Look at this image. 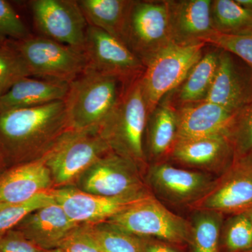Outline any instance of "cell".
<instances>
[{
	"label": "cell",
	"mask_w": 252,
	"mask_h": 252,
	"mask_svg": "<svg viewBox=\"0 0 252 252\" xmlns=\"http://www.w3.org/2000/svg\"><path fill=\"white\" fill-rule=\"evenodd\" d=\"M71 131L64 101L0 110V156L11 160H35Z\"/></svg>",
	"instance_id": "6da1fadb"
},
{
	"label": "cell",
	"mask_w": 252,
	"mask_h": 252,
	"mask_svg": "<svg viewBox=\"0 0 252 252\" xmlns=\"http://www.w3.org/2000/svg\"><path fill=\"white\" fill-rule=\"evenodd\" d=\"M132 0H79L89 26L99 28L122 41L127 12Z\"/></svg>",
	"instance_id": "cb8c5ba5"
},
{
	"label": "cell",
	"mask_w": 252,
	"mask_h": 252,
	"mask_svg": "<svg viewBox=\"0 0 252 252\" xmlns=\"http://www.w3.org/2000/svg\"><path fill=\"white\" fill-rule=\"evenodd\" d=\"M54 201L51 189H50L38 193L26 201L0 209V237L14 229L33 212Z\"/></svg>",
	"instance_id": "f1b7e54d"
},
{
	"label": "cell",
	"mask_w": 252,
	"mask_h": 252,
	"mask_svg": "<svg viewBox=\"0 0 252 252\" xmlns=\"http://www.w3.org/2000/svg\"><path fill=\"white\" fill-rule=\"evenodd\" d=\"M93 227L103 252H141L137 237L124 233L107 223L93 225Z\"/></svg>",
	"instance_id": "4dcf8cb0"
},
{
	"label": "cell",
	"mask_w": 252,
	"mask_h": 252,
	"mask_svg": "<svg viewBox=\"0 0 252 252\" xmlns=\"http://www.w3.org/2000/svg\"><path fill=\"white\" fill-rule=\"evenodd\" d=\"M246 214L247 217H248L249 220H250V223H251L252 226V209L248 210V212H245Z\"/></svg>",
	"instance_id": "74e56055"
},
{
	"label": "cell",
	"mask_w": 252,
	"mask_h": 252,
	"mask_svg": "<svg viewBox=\"0 0 252 252\" xmlns=\"http://www.w3.org/2000/svg\"><path fill=\"white\" fill-rule=\"evenodd\" d=\"M63 252H103L92 224H79L60 245Z\"/></svg>",
	"instance_id": "836d02e7"
},
{
	"label": "cell",
	"mask_w": 252,
	"mask_h": 252,
	"mask_svg": "<svg viewBox=\"0 0 252 252\" xmlns=\"http://www.w3.org/2000/svg\"><path fill=\"white\" fill-rule=\"evenodd\" d=\"M193 211L190 223V252H221L220 231L224 215L209 210Z\"/></svg>",
	"instance_id": "d4e9b609"
},
{
	"label": "cell",
	"mask_w": 252,
	"mask_h": 252,
	"mask_svg": "<svg viewBox=\"0 0 252 252\" xmlns=\"http://www.w3.org/2000/svg\"><path fill=\"white\" fill-rule=\"evenodd\" d=\"M220 49L216 76L205 101L238 112L252 101V69Z\"/></svg>",
	"instance_id": "2e32d148"
},
{
	"label": "cell",
	"mask_w": 252,
	"mask_h": 252,
	"mask_svg": "<svg viewBox=\"0 0 252 252\" xmlns=\"http://www.w3.org/2000/svg\"><path fill=\"white\" fill-rule=\"evenodd\" d=\"M83 52L86 69L119 78L126 84L142 77L145 70L142 61L124 43L89 25Z\"/></svg>",
	"instance_id": "8fae6325"
},
{
	"label": "cell",
	"mask_w": 252,
	"mask_h": 252,
	"mask_svg": "<svg viewBox=\"0 0 252 252\" xmlns=\"http://www.w3.org/2000/svg\"><path fill=\"white\" fill-rule=\"evenodd\" d=\"M32 77L27 64L12 43L0 45V97L18 81Z\"/></svg>",
	"instance_id": "83f0119b"
},
{
	"label": "cell",
	"mask_w": 252,
	"mask_h": 252,
	"mask_svg": "<svg viewBox=\"0 0 252 252\" xmlns=\"http://www.w3.org/2000/svg\"><path fill=\"white\" fill-rule=\"evenodd\" d=\"M177 109L161 101L149 114L144 136L147 163L168 160L177 141Z\"/></svg>",
	"instance_id": "7402d4cb"
},
{
	"label": "cell",
	"mask_w": 252,
	"mask_h": 252,
	"mask_svg": "<svg viewBox=\"0 0 252 252\" xmlns=\"http://www.w3.org/2000/svg\"><path fill=\"white\" fill-rule=\"evenodd\" d=\"M206 46L205 43L182 46L172 42L149 61L141 77L149 114L183 81Z\"/></svg>",
	"instance_id": "8992f818"
},
{
	"label": "cell",
	"mask_w": 252,
	"mask_h": 252,
	"mask_svg": "<svg viewBox=\"0 0 252 252\" xmlns=\"http://www.w3.org/2000/svg\"><path fill=\"white\" fill-rule=\"evenodd\" d=\"M29 5L34 24L43 36L84 51L89 24L77 1L32 0Z\"/></svg>",
	"instance_id": "4fadbf2b"
},
{
	"label": "cell",
	"mask_w": 252,
	"mask_h": 252,
	"mask_svg": "<svg viewBox=\"0 0 252 252\" xmlns=\"http://www.w3.org/2000/svg\"><path fill=\"white\" fill-rule=\"evenodd\" d=\"M234 157L228 136L217 135L177 141L168 160L218 177L229 167Z\"/></svg>",
	"instance_id": "9a60e30c"
},
{
	"label": "cell",
	"mask_w": 252,
	"mask_h": 252,
	"mask_svg": "<svg viewBox=\"0 0 252 252\" xmlns=\"http://www.w3.org/2000/svg\"><path fill=\"white\" fill-rule=\"evenodd\" d=\"M21 233L11 230L0 237V252H42Z\"/></svg>",
	"instance_id": "e575fe53"
},
{
	"label": "cell",
	"mask_w": 252,
	"mask_h": 252,
	"mask_svg": "<svg viewBox=\"0 0 252 252\" xmlns=\"http://www.w3.org/2000/svg\"><path fill=\"white\" fill-rule=\"evenodd\" d=\"M123 43L146 66L172 43L165 0H132Z\"/></svg>",
	"instance_id": "5b68a950"
},
{
	"label": "cell",
	"mask_w": 252,
	"mask_h": 252,
	"mask_svg": "<svg viewBox=\"0 0 252 252\" xmlns=\"http://www.w3.org/2000/svg\"><path fill=\"white\" fill-rule=\"evenodd\" d=\"M176 109L178 117L177 141L217 135L228 136L238 112L207 101Z\"/></svg>",
	"instance_id": "ac0fdd59"
},
{
	"label": "cell",
	"mask_w": 252,
	"mask_h": 252,
	"mask_svg": "<svg viewBox=\"0 0 252 252\" xmlns=\"http://www.w3.org/2000/svg\"><path fill=\"white\" fill-rule=\"evenodd\" d=\"M172 42L182 46L204 43L214 32L210 18L212 0H165Z\"/></svg>",
	"instance_id": "e0dca14e"
},
{
	"label": "cell",
	"mask_w": 252,
	"mask_h": 252,
	"mask_svg": "<svg viewBox=\"0 0 252 252\" xmlns=\"http://www.w3.org/2000/svg\"><path fill=\"white\" fill-rule=\"evenodd\" d=\"M252 209V156L234 157L229 167L217 177L205 195L190 210H209L223 215Z\"/></svg>",
	"instance_id": "9c48e42d"
},
{
	"label": "cell",
	"mask_w": 252,
	"mask_h": 252,
	"mask_svg": "<svg viewBox=\"0 0 252 252\" xmlns=\"http://www.w3.org/2000/svg\"><path fill=\"white\" fill-rule=\"evenodd\" d=\"M141 252H186L187 247L154 238L137 237Z\"/></svg>",
	"instance_id": "d590c367"
},
{
	"label": "cell",
	"mask_w": 252,
	"mask_h": 252,
	"mask_svg": "<svg viewBox=\"0 0 252 252\" xmlns=\"http://www.w3.org/2000/svg\"><path fill=\"white\" fill-rule=\"evenodd\" d=\"M78 225L54 201L33 212L13 230L41 250H49L59 248Z\"/></svg>",
	"instance_id": "d6986e66"
},
{
	"label": "cell",
	"mask_w": 252,
	"mask_h": 252,
	"mask_svg": "<svg viewBox=\"0 0 252 252\" xmlns=\"http://www.w3.org/2000/svg\"><path fill=\"white\" fill-rule=\"evenodd\" d=\"M42 252H63L60 248L53 249V250H43Z\"/></svg>",
	"instance_id": "f35d334b"
},
{
	"label": "cell",
	"mask_w": 252,
	"mask_h": 252,
	"mask_svg": "<svg viewBox=\"0 0 252 252\" xmlns=\"http://www.w3.org/2000/svg\"><path fill=\"white\" fill-rule=\"evenodd\" d=\"M149 110L141 77L126 86L97 132L114 153L128 159L145 171L148 163L144 136Z\"/></svg>",
	"instance_id": "7a4b0ae2"
},
{
	"label": "cell",
	"mask_w": 252,
	"mask_h": 252,
	"mask_svg": "<svg viewBox=\"0 0 252 252\" xmlns=\"http://www.w3.org/2000/svg\"><path fill=\"white\" fill-rule=\"evenodd\" d=\"M69 85L61 81L24 78L0 97V110L29 108L64 101Z\"/></svg>",
	"instance_id": "603a6c76"
},
{
	"label": "cell",
	"mask_w": 252,
	"mask_h": 252,
	"mask_svg": "<svg viewBox=\"0 0 252 252\" xmlns=\"http://www.w3.org/2000/svg\"><path fill=\"white\" fill-rule=\"evenodd\" d=\"M234 157L252 156V101L238 111L228 132Z\"/></svg>",
	"instance_id": "f546056e"
},
{
	"label": "cell",
	"mask_w": 252,
	"mask_h": 252,
	"mask_svg": "<svg viewBox=\"0 0 252 252\" xmlns=\"http://www.w3.org/2000/svg\"><path fill=\"white\" fill-rule=\"evenodd\" d=\"M31 36L27 26L9 1L0 0V45Z\"/></svg>",
	"instance_id": "d6a6232c"
},
{
	"label": "cell",
	"mask_w": 252,
	"mask_h": 252,
	"mask_svg": "<svg viewBox=\"0 0 252 252\" xmlns=\"http://www.w3.org/2000/svg\"><path fill=\"white\" fill-rule=\"evenodd\" d=\"M110 151L97 131H71L46 154V165L55 182L64 185L82 175Z\"/></svg>",
	"instance_id": "30bf717a"
},
{
	"label": "cell",
	"mask_w": 252,
	"mask_h": 252,
	"mask_svg": "<svg viewBox=\"0 0 252 252\" xmlns=\"http://www.w3.org/2000/svg\"><path fill=\"white\" fill-rule=\"evenodd\" d=\"M252 252V250H251V251H250V252Z\"/></svg>",
	"instance_id": "ab89813d"
},
{
	"label": "cell",
	"mask_w": 252,
	"mask_h": 252,
	"mask_svg": "<svg viewBox=\"0 0 252 252\" xmlns=\"http://www.w3.org/2000/svg\"><path fill=\"white\" fill-rule=\"evenodd\" d=\"M235 1L245 9L252 11V0H235Z\"/></svg>",
	"instance_id": "8d00e7d4"
},
{
	"label": "cell",
	"mask_w": 252,
	"mask_h": 252,
	"mask_svg": "<svg viewBox=\"0 0 252 252\" xmlns=\"http://www.w3.org/2000/svg\"><path fill=\"white\" fill-rule=\"evenodd\" d=\"M203 42L234 55L252 69V32L230 35L214 32Z\"/></svg>",
	"instance_id": "1f68e13d"
},
{
	"label": "cell",
	"mask_w": 252,
	"mask_h": 252,
	"mask_svg": "<svg viewBox=\"0 0 252 252\" xmlns=\"http://www.w3.org/2000/svg\"><path fill=\"white\" fill-rule=\"evenodd\" d=\"M128 84L119 78L86 69L69 83L64 100L69 129L97 131Z\"/></svg>",
	"instance_id": "3957f363"
},
{
	"label": "cell",
	"mask_w": 252,
	"mask_h": 252,
	"mask_svg": "<svg viewBox=\"0 0 252 252\" xmlns=\"http://www.w3.org/2000/svg\"><path fill=\"white\" fill-rule=\"evenodd\" d=\"M145 172L146 185L156 198L189 209L208 192L217 178L207 172L175 166L168 160L149 164Z\"/></svg>",
	"instance_id": "ba28073f"
},
{
	"label": "cell",
	"mask_w": 252,
	"mask_h": 252,
	"mask_svg": "<svg viewBox=\"0 0 252 252\" xmlns=\"http://www.w3.org/2000/svg\"><path fill=\"white\" fill-rule=\"evenodd\" d=\"M81 176L82 190L102 196H127L150 191L140 169L112 151L99 158Z\"/></svg>",
	"instance_id": "7c38bea8"
},
{
	"label": "cell",
	"mask_w": 252,
	"mask_h": 252,
	"mask_svg": "<svg viewBox=\"0 0 252 252\" xmlns=\"http://www.w3.org/2000/svg\"><path fill=\"white\" fill-rule=\"evenodd\" d=\"M51 192L55 202L77 224L104 223L126 209L152 195L150 191H147L127 196H102L69 187L51 189Z\"/></svg>",
	"instance_id": "5bb4252c"
},
{
	"label": "cell",
	"mask_w": 252,
	"mask_h": 252,
	"mask_svg": "<svg viewBox=\"0 0 252 252\" xmlns=\"http://www.w3.org/2000/svg\"><path fill=\"white\" fill-rule=\"evenodd\" d=\"M210 47L211 49L206 50V46L203 56L183 81L161 101L178 109L187 104L205 100L216 76L220 51L215 46Z\"/></svg>",
	"instance_id": "44dd1931"
},
{
	"label": "cell",
	"mask_w": 252,
	"mask_h": 252,
	"mask_svg": "<svg viewBox=\"0 0 252 252\" xmlns=\"http://www.w3.org/2000/svg\"><path fill=\"white\" fill-rule=\"evenodd\" d=\"M104 223L133 236L160 239L185 247L191 229L189 220L169 210L153 195Z\"/></svg>",
	"instance_id": "277c9868"
},
{
	"label": "cell",
	"mask_w": 252,
	"mask_h": 252,
	"mask_svg": "<svg viewBox=\"0 0 252 252\" xmlns=\"http://www.w3.org/2000/svg\"><path fill=\"white\" fill-rule=\"evenodd\" d=\"M46 154L23 162L1 177L0 209L26 201L50 189L52 177L46 165Z\"/></svg>",
	"instance_id": "ffe728a7"
},
{
	"label": "cell",
	"mask_w": 252,
	"mask_h": 252,
	"mask_svg": "<svg viewBox=\"0 0 252 252\" xmlns=\"http://www.w3.org/2000/svg\"><path fill=\"white\" fill-rule=\"evenodd\" d=\"M220 246L221 252H248L252 250V226L245 212L230 215L223 220Z\"/></svg>",
	"instance_id": "4316f807"
},
{
	"label": "cell",
	"mask_w": 252,
	"mask_h": 252,
	"mask_svg": "<svg viewBox=\"0 0 252 252\" xmlns=\"http://www.w3.org/2000/svg\"><path fill=\"white\" fill-rule=\"evenodd\" d=\"M27 64L32 77L72 82L85 71L84 52L44 36L11 41Z\"/></svg>",
	"instance_id": "52a82bcc"
},
{
	"label": "cell",
	"mask_w": 252,
	"mask_h": 252,
	"mask_svg": "<svg viewBox=\"0 0 252 252\" xmlns=\"http://www.w3.org/2000/svg\"><path fill=\"white\" fill-rule=\"evenodd\" d=\"M210 18L212 29L220 34L241 35L252 32V11L235 0H212Z\"/></svg>",
	"instance_id": "484cf974"
}]
</instances>
